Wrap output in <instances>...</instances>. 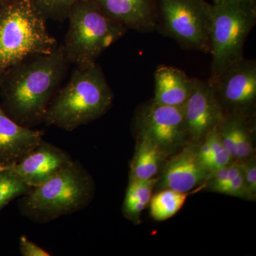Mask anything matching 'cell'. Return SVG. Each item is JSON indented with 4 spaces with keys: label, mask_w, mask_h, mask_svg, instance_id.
Segmentation results:
<instances>
[{
    "label": "cell",
    "mask_w": 256,
    "mask_h": 256,
    "mask_svg": "<svg viewBox=\"0 0 256 256\" xmlns=\"http://www.w3.org/2000/svg\"><path fill=\"white\" fill-rule=\"evenodd\" d=\"M68 63L62 45L9 69L1 84L3 110L25 127L43 122L50 101L66 74Z\"/></svg>",
    "instance_id": "6da1fadb"
},
{
    "label": "cell",
    "mask_w": 256,
    "mask_h": 256,
    "mask_svg": "<svg viewBox=\"0 0 256 256\" xmlns=\"http://www.w3.org/2000/svg\"><path fill=\"white\" fill-rule=\"evenodd\" d=\"M114 98L98 64L76 66L66 85L50 101L44 122L74 130L104 116L110 108Z\"/></svg>",
    "instance_id": "7a4b0ae2"
},
{
    "label": "cell",
    "mask_w": 256,
    "mask_h": 256,
    "mask_svg": "<svg viewBox=\"0 0 256 256\" xmlns=\"http://www.w3.org/2000/svg\"><path fill=\"white\" fill-rule=\"evenodd\" d=\"M34 0H11L0 6V76L25 60L48 54L58 43Z\"/></svg>",
    "instance_id": "3957f363"
},
{
    "label": "cell",
    "mask_w": 256,
    "mask_h": 256,
    "mask_svg": "<svg viewBox=\"0 0 256 256\" xmlns=\"http://www.w3.org/2000/svg\"><path fill=\"white\" fill-rule=\"evenodd\" d=\"M95 194L92 176L78 162L23 195L20 212L34 222L48 223L88 206Z\"/></svg>",
    "instance_id": "277c9868"
},
{
    "label": "cell",
    "mask_w": 256,
    "mask_h": 256,
    "mask_svg": "<svg viewBox=\"0 0 256 256\" xmlns=\"http://www.w3.org/2000/svg\"><path fill=\"white\" fill-rule=\"evenodd\" d=\"M67 18L68 32L62 47L68 63L78 67L96 64L99 56L128 31L94 0H78Z\"/></svg>",
    "instance_id": "5b68a950"
},
{
    "label": "cell",
    "mask_w": 256,
    "mask_h": 256,
    "mask_svg": "<svg viewBox=\"0 0 256 256\" xmlns=\"http://www.w3.org/2000/svg\"><path fill=\"white\" fill-rule=\"evenodd\" d=\"M256 24V0H225L212 4L210 78L244 57V46Z\"/></svg>",
    "instance_id": "8992f818"
},
{
    "label": "cell",
    "mask_w": 256,
    "mask_h": 256,
    "mask_svg": "<svg viewBox=\"0 0 256 256\" xmlns=\"http://www.w3.org/2000/svg\"><path fill=\"white\" fill-rule=\"evenodd\" d=\"M212 14L205 0H154V30L184 50L210 54Z\"/></svg>",
    "instance_id": "52a82bcc"
},
{
    "label": "cell",
    "mask_w": 256,
    "mask_h": 256,
    "mask_svg": "<svg viewBox=\"0 0 256 256\" xmlns=\"http://www.w3.org/2000/svg\"><path fill=\"white\" fill-rule=\"evenodd\" d=\"M224 116H249L256 100V62L242 57L224 69L214 78H208Z\"/></svg>",
    "instance_id": "ba28073f"
},
{
    "label": "cell",
    "mask_w": 256,
    "mask_h": 256,
    "mask_svg": "<svg viewBox=\"0 0 256 256\" xmlns=\"http://www.w3.org/2000/svg\"><path fill=\"white\" fill-rule=\"evenodd\" d=\"M138 137L148 138L163 151L182 142L186 134L183 106H170L150 101L136 116Z\"/></svg>",
    "instance_id": "9c48e42d"
},
{
    "label": "cell",
    "mask_w": 256,
    "mask_h": 256,
    "mask_svg": "<svg viewBox=\"0 0 256 256\" xmlns=\"http://www.w3.org/2000/svg\"><path fill=\"white\" fill-rule=\"evenodd\" d=\"M184 114L186 134L196 142L220 124L223 112L208 80L194 78L191 94L184 105Z\"/></svg>",
    "instance_id": "30bf717a"
},
{
    "label": "cell",
    "mask_w": 256,
    "mask_h": 256,
    "mask_svg": "<svg viewBox=\"0 0 256 256\" xmlns=\"http://www.w3.org/2000/svg\"><path fill=\"white\" fill-rule=\"evenodd\" d=\"M74 162L66 152L43 140L22 160L8 168L35 188L68 168Z\"/></svg>",
    "instance_id": "8fae6325"
},
{
    "label": "cell",
    "mask_w": 256,
    "mask_h": 256,
    "mask_svg": "<svg viewBox=\"0 0 256 256\" xmlns=\"http://www.w3.org/2000/svg\"><path fill=\"white\" fill-rule=\"evenodd\" d=\"M43 131L18 124L0 105V168L16 164L43 140Z\"/></svg>",
    "instance_id": "7c38bea8"
},
{
    "label": "cell",
    "mask_w": 256,
    "mask_h": 256,
    "mask_svg": "<svg viewBox=\"0 0 256 256\" xmlns=\"http://www.w3.org/2000/svg\"><path fill=\"white\" fill-rule=\"evenodd\" d=\"M207 173L197 152L186 148L168 163L160 185L163 188L188 193L206 178Z\"/></svg>",
    "instance_id": "4fadbf2b"
},
{
    "label": "cell",
    "mask_w": 256,
    "mask_h": 256,
    "mask_svg": "<svg viewBox=\"0 0 256 256\" xmlns=\"http://www.w3.org/2000/svg\"><path fill=\"white\" fill-rule=\"evenodd\" d=\"M106 14L127 30L154 31V0H94Z\"/></svg>",
    "instance_id": "5bb4252c"
},
{
    "label": "cell",
    "mask_w": 256,
    "mask_h": 256,
    "mask_svg": "<svg viewBox=\"0 0 256 256\" xmlns=\"http://www.w3.org/2000/svg\"><path fill=\"white\" fill-rule=\"evenodd\" d=\"M154 97L162 105L183 106L193 89L194 78L181 69L160 65L154 72Z\"/></svg>",
    "instance_id": "9a60e30c"
},
{
    "label": "cell",
    "mask_w": 256,
    "mask_h": 256,
    "mask_svg": "<svg viewBox=\"0 0 256 256\" xmlns=\"http://www.w3.org/2000/svg\"><path fill=\"white\" fill-rule=\"evenodd\" d=\"M138 138L137 150L131 164L130 178L150 180L158 174L164 152L148 138Z\"/></svg>",
    "instance_id": "2e32d148"
},
{
    "label": "cell",
    "mask_w": 256,
    "mask_h": 256,
    "mask_svg": "<svg viewBox=\"0 0 256 256\" xmlns=\"http://www.w3.org/2000/svg\"><path fill=\"white\" fill-rule=\"evenodd\" d=\"M156 182V178L150 180L130 178L122 205V212L126 218L133 222L139 220L142 210L150 204Z\"/></svg>",
    "instance_id": "e0dca14e"
},
{
    "label": "cell",
    "mask_w": 256,
    "mask_h": 256,
    "mask_svg": "<svg viewBox=\"0 0 256 256\" xmlns=\"http://www.w3.org/2000/svg\"><path fill=\"white\" fill-rule=\"evenodd\" d=\"M188 195V193L164 188L152 196L150 202L151 216L158 222L169 220L181 210Z\"/></svg>",
    "instance_id": "ac0fdd59"
},
{
    "label": "cell",
    "mask_w": 256,
    "mask_h": 256,
    "mask_svg": "<svg viewBox=\"0 0 256 256\" xmlns=\"http://www.w3.org/2000/svg\"><path fill=\"white\" fill-rule=\"evenodd\" d=\"M32 188L10 168H0V210L14 198L26 194Z\"/></svg>",
    "instance_id": "d6986e66"
},
{
    "label": "cell",
    "mask_w": 256,
    "mask_h": 256,
    "mask_svg": "<svg viewBox=\"0 0 256 256\" xmlns=\"http://www.w3.org/2000/svg\"><path fill=\"white\" fill-rule=\"evenodd\" d=\"M214 128L208 133L210 144V156L206 164L208 172H214L228 166L232 156L226 150L222 142L218 128Z\"/></svg>",
    "instance_id": "ffe728a7"
},
{
    "label": "cell",
    "mask_w": 256,
    "mask_h": 256,
    "mask_svg": "<svg viewBox=\"0 0 256 256\" xmlns=\"http://www.w3.org/2000/svg\"><path fill=\"white\" fill-rule=\"evenodd\" d=\"M78 0H34L37 8L46 18L64 20Z\"/></svg>",
    "instance_id": "44dd1931"
},
{
    "label": "cell",
    "mask_w": 256,
    "mask_h": 256,
    "mask_svg": "<svg viewBox=\"0 0 256 256\" xmlns=\"http://www.w3.org/2000/svg\"><path fill=\"white\" fill-rule=\"evenodd\" d=\"M246 196L255 198L256 193V164L255 160L242 164Z\"/></svg>",
    "instance_id": "7402d4cb"
},
{
    "label": "cell",
    "mask_w": 256,
    "mask_h": 256,
    "mask_svg": "<svg viewBox=\"0 0 256 256\" xmlns=\"http://www.w3.org/2000/svg\"><path fill=\"white\" fill-rule=\"evenodd\" d=\"M218 192L230 195V196H247L242 170L236 178H234L232 181L224 185L223 188H220Z\"/></svg>",
    "instance_id": "603a6c76"
},
{
    "label": "cell",
    "mask_w": 256,
    "mask_h": 256,
    "mask_svg": "<svg viewBox=\"0 0 256 256\" xmlns=\"http://www.w3.org/2000/svg\"><path fill=\"white\" fill-rule=\"evenodd\" d=\"M20 252L23 256H50V252L44 250L36 244L28 240L25 236L20 237Z\"/></svg>",
    "instance_id": "cb8c5ba5"
},
{
    "label": "cell",
    "mask_w": 256,
    "mask_h": 256,
    "mask_svg": "<svg viewBox=\"0 0 256 256\" xmlns=\"http://www.w3.org/2000/svg\"><path fill=\"white\" fill-rule=\"evenodd\" d=\"M210 139L208 136L205 137L204 142L203 146L200 148V151L198 152V158L203 166L206 169V164L210 160ZM208 171V170H207Z\"/></svg>",
    "instance_id": "d4e9b609"
},
{
    "label": "cell",
    "mask_w": 256,
    "mask_h": 256,
    "mask_svg": "<svg viewBox=\"0 0 256 256\" xmlns=\"http://www.w3.org/2000/svg\"><path fill=\"white\" fill-rule=\"evenodd\" d=\"M224 1H225V0H213V4H220V3L223 2Z\"/></svg>",
    "instance_id": "484cf974"
},
{
    "label": "cell",
    "mask_w": 256,
    "mask_h": 256,
    "mask_svg": "<svg viewBox=\"0 0 256 256\" xmlns=\"http://www.w3.org/2000/svg\"><path fill=\"white\" fill-rule=\"evenodd\" d=\"M0 1L3 2L4 3L8 2L11 1V0H0Z\"/></svg>",
    "instance_id": "4316f807"
}]
</instances>
